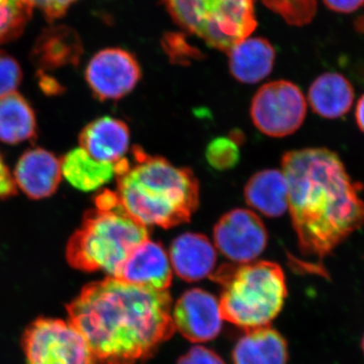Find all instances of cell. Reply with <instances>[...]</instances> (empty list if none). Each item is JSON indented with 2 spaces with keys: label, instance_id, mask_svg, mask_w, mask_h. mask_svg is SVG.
<instances>
[{
  "label": "cell",
  "instance_id": "1",
  "mask_svg": "<svg viewBox=\"0 0 364 364\" xmlns=\"http://www.w3.org/2000/svg\"><path fill=\"white\" fill-rule=\"evenodd\" d=\"M168 291L107 277L90 282L67 305L95 364H136L154 355L176 332Z\"/></svg>",
  "mask_w": 364,
  "mask_h": 364
},
{
  "label": "cell",
  "instance_id": "2",
  "mask_svg": "<svg viewBox=\"0 0 364 364\" xmlns=\"http://www.w3.org/2000/svg\"><path fill=\"white\" fill-rule=\"evenodd\" d=\"M282 166L299 250L321 264L363 226L361 186L352 181L338 155L325 148L289 151Z\"/></svg>",
  "mask_w": 364,
  "mask_h": 364
},
{
  "label": "cell",
  "instance_id": "3",
  "mask_svg": "<svg viewBox=\"0 0 364 364\" xmlns=\"http://www.w3.org/2000/svg\"><path fill=\"white\" fill-rule=\"evenodd\" d=\"M133 161L116 164L119 200L144 226L169 229L191 221L200 203V186L191 169L151 156L136 146Z\"/></svg>",
  "mask_w": 364,
  "mask_h": 364
},
{
  "label": "cell",
  "instance_id": "4",
  "mask_svg": "<svg viewBox=\"0 0 364 364\" xmlns=\"http://www.w3.org/2000/svg\"><path fill=\"white\" fill-rule=\"evenodd\" d=\"M212 275L222 286L223 318L245 331L270 326L284 308L287 280L277 263L223 265Z\"/></svg>",
  "mask_w": 364,
  "mask_h": 364
},
{
  "label": "cell",
  "instance_id": "5",
  "mask_svg": "<svg viewBox=\"0 0 364 364\" xmlns=\"http://www.w3.org/2000/svg\"><path fill=\"white\" fill-rule=\"evenodd\" d=\"M147 239L148 227L134 219L122 203L109 210L95 208L86 212L67 244V261L81 272L116 277L132 251Z\"/></svg>",
  "mask_w": 364,
  "mask_h": 364
},
{
  "label": "cell",
  "instance_id": "6",
  "mask_svg": "<svg viewBox=\"0 0 364 364\" xmlns=\"http://www.w3.org/2000/svg\"><path fill=\"white\" fill-rule=\"evenodd\" d=\"M184 32L228 53L257 26L256 0H161Z\"/></svg>",
  "mask_w": 364,
  "mask_h": 364
},
{
  "label": "cell",
  "instance_id": "7",
  "mask_svg": "<svg viewBox=\"0 0 364 364\" xmlns=\"http://www.w3.org/2000/svg\"><path fill=\"white\" fill-rule=\"evenodd\" d=\"M21 342L26 364H95L85 338L69 321L37 318Z\"/></svg>",
  "mask_w": 364,
  "mask_h": 364
},
{
  "label": "cell",
  "instance_id": "8",
  "mask_svg": "<svg viewBox=\"0 0 364 364\" xmlns=\"http://www.w3.org/2000/svg\"><path fill=\"white\" fill-rule=\"evenodd\" d=\"M250 114L258 130L282 138L298 131L305 121L306 98L293 82L272 81L261 86L254 95Z\"/></svg>",
  "mask_w": 364,
  "mask_h": 364
},
{
  "label": "cell",
  "instance_id": "9",
  "mask_svg": "<svg viewBox=\"0 0 364 364\" xmlns=\"http://www.w3.org/2000/svg\"><path fill=\"white\" fill-rule=\"evenodd\" d=\"M264 223L255 213L235 208L223 215L214 228V245L237 264L253 262L267 246Z\"/></svg>",
  "mask_w": 364,
  "mask_h": 364
},
{
  "label": "cell",
  "instance_id": "10",
  "mask_svg": "<svg viewBox=\"0 0 364 364\" xmlns=\"http://www.w3.org/2000/svg\"><path fill=\"white\" fill-rule=\"evenodd\" d=\"M140 64L132 53L109 48L97 53L86 67L85 78L100 100H117L126 97L140 81Z\"/></svg>",
  "mask_w": 364,
  "mask_h": 364
},
{
  "label": "cell",
  "instance_id": "11",
  "mask_svg": "<svg viewBox=\"0 0 364 364\" xmlns=\"http://www.w3.org/2000/svg\"><path fill=\"white\" fill-rule=\"evenodd\" d=\"M176 330L195 343L217 338L223 327L220 301L205 289H193L182 294L172 313Z\"/></svg>",
  "mask_w": 364,
  "mask_h": 364
},
{
  "label": "cell",
  "instance_id": "12",
  "mask_svg": "<svg viewBox=\"0 0 364 364\" xmlns=\"http://www.w3.org/2000/svg\"><path fill=\"white\" fill-rule=\"evenodd\" d=\"M116 279L155 291H168L172 282L168 254L161 244L147 239L132 251Z\"/></svg>",
  "mask_w": 364,
  "mask_h": 364
},
{
  "label": "cell",
  "instance_id": "13",
  "mask_svg": "<svg viewBox=\"0 0 364 364\" xmlns=\"http://www.w3.org/2000/svg\"><path fill=\"white\" fill-rule=\"evenodd\" d=\"M61 161L40 148L26 151L14 170V182L33 200L54 195L61 181Z\"/></svg>",
  "mask_w": 364,
  "mask_h": 364
},
{
  "label": "cell",
  "instance_id": "14",
  "mask_svg": "<svg viewBox=\"0 0 364 364\" xmlns=\"http://www.w3.org/2000/svg\"><path fill=\"white\" fill-rule=\"evenodd\" d=\"M83 47L80 37L65 25L50 26L36 40L31 60L40 72L78 65Z\"/></svg>",
  "mask_w": 364,
  "mask_h": 364
},
{
  "label": "cell",
  "instance_id": "15",
  "mask_svg": "<svg viewBox=\"0 0 364 364\" xmlns=\"http://www.w3.org/2000/svg\"><path fill=\"white\" fill-rule=\"evenodd\" d=\"M169 258L172 269L181 279L198 282L214 272L217 249L205 235L184 233L172 242Z\"/></svg>",
  "mask_w": 364,
  "mask_h": 364
},
{
  "label": "cell",
  "instance_id": "16",
  "mask_svg": "<svg viewBox=\"0 0 364 364\" xmlns=\"http://www.w3.org/2000/svg\"><path fill=\"white\" fill-rule=\"evenodd\" d=\"M130 130L126 123L112 117L91 122L79 136L80 148L98 161L114 163L124 158L130 147Z\"/></svg>",
  "mask_w": 364,
  "mask_h": 364
},
{
  "label": "cell",
  "instance_id": "17",
  "mask_svg": "<svg viewBox=\"0 0 364 364\" xmlns=\"http://www.w3.org/2000/svg\"><path fill=\"white\" fill-rule=\"evenodd\" d=\"M228 54L232 75L239 82L247 85H254L267 78L274 65V48L263 38L241 41Z\"/></svg>",
  "mask_w": 364,
  "mask_h": 364
},
{
  "label": "cell",
  "instance_id": "18",
  "mask_svg": "<svg viewBox=\"0 0 364 364\" xmlns=\"http://www.w3.org/2000/svg\"><path fill=\"white\" fill-rule=\"evenodd\" d=\"M289 183L284 172L267 169L249 179L244 198L249 207L268 218L280 217L289 210Z\"/></svg>",
  "mask_w": 364,
  "mask_h": 364
},
{
  "label": "cell",
  "instance_id": "19",
  "mask_svg": "<svg viewBox=\"0 0 364 364\" xmlns=\"http://www.w3.org/2000/svg\"><path fill=\"white\" fill-rule=\"evenodd\" d=\"M308 100L318 116L328 119H339L351 109L354 88L342 74L326 72L310 86Z\"/></svg>",
  "mask_w": 364,
  "mask_h": 364
},
{
  "label": "cell",
  "instance_id": "20",
  "mask_svg": "<svg viewBox=\"0 0 364 364\" xmlns=\"http://www.w3.org/2000/svg\"><path fill=\"white\" fill-rule=\"evenodd\" d=\"M287 340L270 326L246 331L233 350L234 364H287Z\"/></svg>",
  "mask_w": 364,
  "mask_h": 364
},
{
  "label": "cell",
  "instance_id": "21",
  "mask_svg": "<svg viewBox=\"0 0 364 364\" xmlns=\"http://www.w3.org/2000/svg\"><path fill=\"white\" fill-rule=\"evenodd\" d=\"M62 176L75 188L92 191L116 176V164L98 161L82 148L70 151L61 161Z\"/></svg>",
  "mask_w": 364,
  "mask_h": 364
},
{
  "label": "cell",
  "instance_id": "22",
  "mask_svg": "<svg viewBox=\"0 0 364 364\" xmlns=\"http://www.w3.org/2000/svg\"><path fill=\"white\" fill-rule=\"evenodd\" d=\"M37 121L30 104L18 93L0 98V140L18 144L35 138Z\"/></svg>",
  "mask_w": 364,
  "mask_h": 364
},
{
  "label": "cell",
  "instance_id": "23",
  "mask_svg": "<svg viewBox=\"0 0 364 364\" xmlns=\"http://www.w3.org/2000/svg\"><path fill=\"white\" fill-rule=\"evenodd\" d=\"M30 0H0V45L18 39L32 18Z\"/></svg>",
  "mask_w": 364,
  "mask_h": 364
},
{
  "label": "cell",
  "instance_id": "24",
  "mask_svg": "<svg viewBox=\"0 0 364 364\" xmlns=\"http://www.w3.org/2000/svg\"><path fill=\"white\" fill-rule=\"evenodd\" d=\"M263 4L279 14L291 26H304L312 21L317 11L316 0H262Z\"/></svg>",
  "mask_w": 364,
  "mask_h": 364
},
{
  "label": "cell",
  "instance_id": "25",
  "mask_svg": "<svg viewBox=\"0 0 364 364\" xmlns=\"http://www.w3.org/2000/svg\"><path fill=\"white\" fill-rule=\"evenodd\" d=\"M161 45L170 62L174 65H191V61L203 58V53L189 44L183 33H165Z\"/></svg>",
  "mask_w": 364,
  "mask_h": 364
},
{
  "label": "cell",
  "instance_id": "26",
  "mask_svg": "<svg viewBox=\"0 0 364 364\" xmlns=\"http://www.w3.org/2000/svg\"><path fill=\"white\" fill-rule=\"evenodd\" d=\"M208 162L210 166L218 170L233 168L239 161L238 142L233 136H220L208 144L205 152Z\"/></svg>",
  "mask_w": 364,
  "mask_h": 364
},
{
  "label": "cell",
  "instance_id": "27",
  "mask_svg": "<svg viewBox=\"0 0 364 364\" xmlns=\"http://www.w3.org/2000/svg\"><path fill=\"white\" fill-rule=\"evenodd\" d=\"M23 71L18 62L0 50V98L16 92L21 85Z\"/></svg>",
  "mask_w": 364,
  "mask_h": 364
},
{
  "label": "cell",
  "instance_id": "28",
  "mask_svg": "<svg viewBox=\"0 0 364 364\" xmlns=\"http://www.w3.org/2000/svg\"><path fill=\"white\" fill-rule=\"evenodd\" d=\"M77 0H30L33 7L44 14L46 20L52 23L65 16L72 4Z\"/></svg>",
  "mask_w": 364,
  "mask_h": 364
},
{
  "label": "cell",
  "instance_id": "29",
  "mask_svg": "<svg viewBox=\"0 0 364 364\" xmlns=\"http://www.w3.org/2000/svg\"><path fill=\"white\" fill-rule=\"evenodd\" d=\"M177 364H226L215 351L203 346H193L177 361Z\"/></svg>",
  "mask_w": 364,
  "mask_h": 364
},
{
  "label": "cell",
  "instance_id": "30",
  "mask_svg": "<svg viewBox=\"0 0 364 364\" xmlns=\"http://www.w3.org/2000/svg\"><path fill=\"white\" fill-rule=\"evenodd\" d=\"M16 184L11 172L0 156V200L16 195Z\"/></svg>",
  "mask_w": 364,
  "mask_h": 364
},
{
  "label": "cell",
  "instance_id": "31",
  "mask_svg": "<svg viewBox=\"0 0 364 364\" xmlns=\"http://www.w3.org/2000/svg\"><path fill=\"white\" fill-rule=\"evenodd\" d=\"M325 6L333 11L350 14L364 6V0H323Z\"/></svg>",
  "mask_w": 364,
  "mask_h": 364
},
{
  "label": "cell",
  "instance_id": "32",
  "mask_svg": "<svg viewBox=\"0 0 364 364\" xmlns=\"http://www.w3.org/2000/svg\"><path fill=\"white\" fill-rule=\"evenodd\" d=\"M40 83L43 90L47 91V93H49V95H51V93H58L61 87H60L57 81L54 78L50 77L49 75H45L43 72H40Z\"/></svg>",
  "mask_w": 364,
  "mask_h": 364
},
{
  "label": "cell",
  "instance_id": "33",
  "mask_svg": "<svg viewBox=\"0 0 364 364\" xmlns=\"http://www.w3.org/2000/svg\"><path fill=\"white\" fill-rule=\"evenodd\" d=\"M355 119L359 130L364 134V95L359 98L358 105H356Z\"/></svg>",
  "mask_w": 364,
  "mask_h": 364
},
{
  "label": "cell",
  "instance_id": "34",
  "mask_svg": "<svg viewBox=\"0 0 364 364\" xmlns=\"http://www.w3.org/2000/svg\"><path fill=\"white\" fill-rule=\"evenodd\" d=\"M361 350H363L364 355V335L363 337V340H361Z\"/></svg>",
  "mask_w": 364,
  "mask_h": 364
}]
</instances>
